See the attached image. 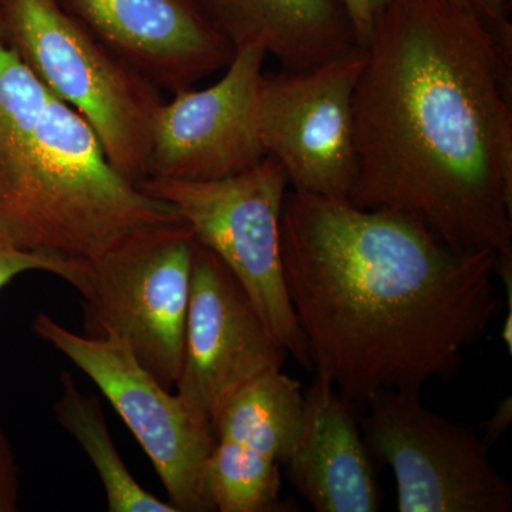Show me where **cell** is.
<instances>
[{"label": "cell", "instance_id": "7", "mask_svg": "<svg viewBox=\"0 0 512 512\" xmlns=\"http://www.w3.org/2000/svg\"><path fill=\"white\" fill-rule=\"evenodd\" d=\"M370 457L392 468L400 512H508L512 487L477 431L431 412L419 390H382L359 414Z\"/></svg>", "mask_w": 512, "mask_h": 512}, {"label": "cell", "instance_id": "15", "mask_svg": "<svg viewBox=\"0 0 512 512\" xmlns=\"http://www.w3.org/2000/svg\"><path fill=\"white\" fill-rule=\"evenodd\" d=\"M234 49L264 46L282 70L309 69L357 46L342 0H204Z\"/></svg>", "mask_w": 512, "mask_h": 512}, {"label": "cell", "instance_id": "5", "mask_svg": "<svg viewBox=\"0 0 512 512\" xmlns=\"http://www.w3.org/2000/svg\"><path fill=\"white\" fill-rule=\"evenodd\" d=\"M194 244L184 220L138 229L84 262L72 285L90 336L119 335L168 390L183 369Z\"/></svg>", "mask_w": 512, "mask_h": 512}, {"label": "cell", "instance_id": "6", "mask_svg": "<svg viewBox=\"0 0 512 512\" xmlns=\"http://www.w3.org/2000/svg\"><path fill=\"white\" fill-rule=\"evenodd\" d=\"M289 180L274 157L234 177L214 181L147 178L141 190L168 202L237 276L276 339L306 370L311 352L285 284L281 215Z\"/></svg>", "mask_w": 512, "mask_h": 512}, {"label": "cell", "instance_id": "21", "mask_svg": "<svg viewBox=\"0 0 512 512\" xmlns=\"http://www.w3.org/2000/svg\"><path fill=\"white\" fill-rule=\"evenodd\" d=\"M497 275L503 279L505 292L508 295V315L501 329V339L508 353L512 355V256H498Z\"/></svg>", "mask_w": 512, "mask_h": 512}, {"label": "cell", "instance_id": "4", "mask_svg": "<svg viewBox=\"0 0 512 512\" xmlns=\"http://www.w3.org/2000/svg\"><path fill=\"white\" fill-rule=\"evenodd\" d=\"M0 30L40 82L92 127L111 167L140 187L160 90L57 0H0Z\"/></svg>", "mask_w": 512, "mask_h": 512}, {"label": "cell", "instance_id": "9", "mask_svg": "<svg viewBox=\"0 0 512 512\" xmlns=\"http://www.w3.org/2000/svg\"><path fill=\"white\" fill-rule=\"evenodd\" d=\"M366 47L298 72L264 73L259 134L293 191L348 198L357 177L355 92Z\"/></svg>", "mask_w": 512, "mask_h": 512}, {"label": "cell", "instance_id": "8", "mask_svg": "<svg viewBox=\"0 0 512 512\" xmlns=\"http://www.w3.org/2000/svg\"><path fill=\"white\" fill-rule=\"evenodd\" d=\"M33 330L107 397L156 468L168 503L178 512L214 511L204 480L217 443L211 420L165 389L116 333L77 335L45 313Z\"/></svg>", "mask_w": 512, "mask_h": 512}, {"label": "cell", "instance_id": "2", "mask_svg": "<svg viewBox=\"0 0 512 512\" xmlns=\"http://www.w3.org/2000/svg\"><path fill=\"white\" fill-rule=\"evenodd\" d=\"M281 245L313 370L357 412L382 390L456 377L503 311L498 255L456 251L404 212L288 191Z\"/></svg>", "mask_w": 512, "mask_h": 512}, {"label": "cell", "instance_id": "1", "mask_svg": "<svg viewBox=\"0 0 512 512\" xmlns=\"http://www.w3.org/2000/svg\"><path fill=\"white\" fill-rule=\"evenodd\" d=\"M355 92L349 200L460 252L512 256V28L448 0H389Z\"/></svg>", "mask_w": 512, "mask_h": 512}, {"label": "cell", "instance_id": "3", "mask_svg": "<svg viewBox=\"0 0 512 512\" xmlns=\"http://www.w3.org/2000/svg\"><path fill=\"white\" fill-rule=\"evenodd\" d=\"M181 220L111 167L92 127L0 30V241L79 266L131 232Z\"/></svg>", "mask_w": 512, "mask_h": 512}, {"label": "cell", "instance_id": "23", "mask_svg": "<svg viewBox=\"0 0 512 512\" xmlns=\"http://www.w3.org/2000/svg\"><path fill=\"white\" fill-rule=\"evenodd\" d=\"M0 242H3V241H0Z\"/></svg>", "mask_w": 512, "mask_h": 512}, {"label": "cell", "instance_id": "14", "mask_svg": "<svg viewBox=\"0 0 512 512\" xmlns=\"http://www.w3.org/2000/svg\"><path fill=\"white\" fill-rule=\"evenodd\" d=\"M282 467L315 511L379 510V491L359 412L318 376L303 393L301 430Z\"/></svg>", "mask_w": 512, "mask_h": 512}, {"label": "cell", "instance_id": "16", "mask_svg": "<svg viewBox=\"0 0 512 512\" xmlns=\"http://www.w3.org/2000/svg\"><path fill=\"white\" fill-rule=\"evenodd\" d=\"M60 382L62 393L55 403L56 419L82 446L96 468L106 493L107 511L178 512L170 503L144 490L131 476L114 446L99 397L80 392L70 373L63 372Z\"/></svg>", "mask_w": 512, "mask_h": 512}, {"label": "cell", "instance_id": "12", "mask_svg": "<svg viewBox=\"0 0 512 512\" xmlns=\"http://www.w3.org/2000/svg\"><path fill=\"white\" fill-rule=\"evenodd\" d=\"M303 393L284 372L256 377L215 417L205 490L215 511H293L281 501V466L301 430ZM295 507V505H293Z\"/></svg>", "mask_w": 512, "mask_h": 512}, {"label": "cell", "instance_id": "19", "mask_svg": "<svg viewBox=\"0 0 512 512\" xmlns=\"http://www.w3.org/2000/svg\"><path fill=\"white\" fill-rule=\"evenodd\" d=\"M342 2L355 30L357 45L365 47L372 35L377 16L389 0H342Z\"/></svg>", "mask_w": 512, "mask_h": 512}, {"label": "cell", "instance_id": "17", "mask_svg": "<svg viewBox=\"0 0 512 512\" xmlns=\"http://www.w3.org/2000/svg\"><path fill=\"white\" fill-rule=\"evenodd\" d=\"M82 265L59 264V262L50 261V259L43 258V256L20 251V249L6 244V242H0V291L16 276L29 271L50 272V274L59 276L63 281L72 285L74 279L79 275Z\"/></svg>", "mask_w": 512, "mask_h": 512}, {"label": "cell", "instance_id": "18", "mask_svg": "<svg viewBox=\"0 0 512 512\" xmlns=\"http://www.w3.org/2000/svg\"><path fill=\"white\" fill-rule=\"evenodd\" d=\"M19 466L3 427L0 426V512L19 510Z\"/></svg>", "mask_w": 512, "mask_h": 512}, {"label": "cell", "instance_id": "11", "mask_svg": "<svg viewBox=\"0 0 512 512\" xmlns=\"http://www.w3.org/2000/svg\"><path fill=\"white\" fill-rule=\"evenodd\" d=\"M266 56L261 45L238 47L220 82L164 101L154 121L148 178L222 180L264 160L259 93Z\"/></svg>", "mask_w": 512, "mask_h": 512}, {"label": "cell", "instance_id": "13", "mask_svg": "<svg viewBox=\"0 0 512 512\" xmlns=\"http://www.w3.org/2000/svg\"><path fill=\"white\" fill-rule=\"evenodd\" d=\"M57 2L160 92L192 89L234 57L204 0Z\"/></svg>", "mask_w": 512, "mask_h": 512}, {"label": "cell", "instance_id": "10", "mask_svg": "<svg viewBox=\"0 0 512 512\" xmlns=\"http://www.w3.org/2000/svg\"><path fill=\"white\" fill-rule=\"evenodd\" d=\"M286 357L237 276L195 241L178 396L214 423L238 390L284 369Z\"/></svg>", "mask_w": 512, "mask_h": 512}, {"label": "cell", "instance_id": "20", "mask_svg": "<svg viewBox=\"0 0 512 512\" xmlns=\"http://www.w3.org/2000/svg\"><path fill=\"white\" fill-rule=\"evenodd\" d=\"M458 8L473 13L495 28L511 29V0H448Z\"/></svg>", "mask_w": 512, "mask_h": 512}, {"label": "cell", "instance_id": "22", "mask_svg": "<svg viewBox=\"0 0 512 512\" xmlns=\"http://www.w3.org/2000/svg\"><path fill=\"white\" fill-rule=\"evenodd\" d=\"M511 420L512 400L511 396H508L501 400V402H498L497 407H495L493 417L484 421L485 434L483 439L491 446V444L500 439L501 434L507 430V427L510 426Z\"/></svg>", "mask_w": 512, "mask_h": 512}]
</instances>
